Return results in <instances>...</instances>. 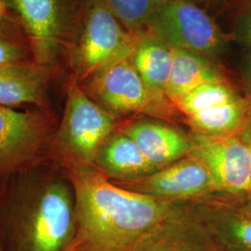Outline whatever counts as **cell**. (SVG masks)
<instances>
[{
  "instance_id": "6da1fadb",
  "label": "cell",
  "mask_w": 251,
  "mask_h": 251,
  "mask_svg": "<svg viewBox=\"0 0 251 251\" xmlns=\"http://www.w3.org/2000/svg\"><path fill=\"white\" fill-rule=\"evenodd\" d=\"M75 196V233L66 251H141L189 202H170L119 187L94 165L63 166Z\"/></svg>"
},
{
  "instance_id": "7a4b0ae2",
  "label": "cell",
  "mask_w": 251,
  "mask_h": 251,
  "mask_svg": "<svg viewBox=\"0 0 251 251\" xmlns=\"http://www.w3.org/2000/svg\"><path fill=\"white\" fill-rule=\"evenodd\" d=\"M75 196L52 157L0 182L3 251H66L75 233Z\"/></svg>"
},
{
  "instance_id": "3957f363",
  "label": "cell",
  "mask_w": 251,
  "mask_h": 251,
  "mask_svg": "<svg viewBox=\"0 0 251 251\" xmlns=\"http://www.w3.org/2000/svg\"><path fill=\"white\" fill-rule=\"evenodd\" d=\"M138 35L127 31L101 0H83L65 64L67 78L80 84L108 65L130 57Z\"/></svg>"
},
{
  "instance_id": "277c9868",
  "label": "cell",
  "mask_w": 251,
  "mask_h": 251,
  "mask_svg": "<svg viewBox=\"0 0 251 251\" xmlns=\"http://www.w3.org/2000/svg\"><path fill=\"white\" fill-rule=\"evenodd\" d=\"M118 126L117 116L91 99L78 82L67 78L51 157L62 166L93 165L100 148Z\"/></svg>"
},
{
  "instance_id": "5b68a950",
  "label": "cell",
  "mask_w": 251,
  "mask_h": 251,
  "mask_svg": "<svg viewBox=\"0 0 251 251\" xmlns=\"http://www.w3.org/2000/svg\"><path fill=\"white\" fill-rule=\"evenodd\" d=\"M23 27L36 63L63 75L83 0H8Z\"/></svg>"
},
{
  "instance_id": "8992f818",
  "label": "cell",
  "mask_w": 251,
  "mask_h": 251,
  "mask_svg": "<svg viewBox=\"0 0 251 251\" xmlns=\"http://www.w3.org/2000/svg\"><path fill=\"white\" fill-rule=\"evenodd\" d=\"M59 121L55 109L0 106V182L51 157Z\"/></svg>"
},
{
  "instance_id": "52a82bcc",
  "label": "cell",
  "mask_w": 251,
  "mask_h": 251,
  "mask_svg": "<svg viewBox=\"0 0 251 251\" xmlns=\"http://www.w3.org/2000/svg\"><path fill=\"white\" fill-rule=\"evenodd\" d=\"M80 86L91 99L117 117L142 113L171 119L177 109L166 96L149 89L130 57L108 65L80 83Z\"/></svg>"
},
{
  "instance_id": "ba28073f",
  "label": "cell",
  "mask_w": 251,
  "mask_h": 251,
  "mask_svg": "<svg viewBox=\"0 0 251 251\" xmlns=\"http://www.w3.org/2000/svg\"><path fill=\"white\" fill-rule=\"evenodd\" d=\"M147 33L174 49L205 57L225 50L228 36L205 10L188 0H167L149 20Z\"/></svg>"
},
{
  "instance_id": "9c48e42d",
  "label": "cell",
  "mask_w": 251,
  "mask_h": 251,
  "mask_svg": "<svg viewBox=\"0 0 251 251\" xmlns=\"http://www.w3.org/2000/svg\"><path fill=\"white\" fill-rule=\"evenodd\" d=\"M188 155L200 162L221 196L238 198L251 190V149L239 135L217 137L188 133Z\"/></svg>"
},
{
  "instance_id": "30bf717a",
  "label": "cell",
  "mask_w": 251,
  "mask_h": 251,
  "mask_svg": "<svg viewBox=\"0 0 251 251\" xmlns=\"http://www.w3.org/2000/svg\"><path fill=\"white\" fill-rule=\"evenodd\" d=\"M114 184L170 202H189L221 196L206 168L189 155L142 179Z\"/></svg>"
},
{
  "instance_id": "8fae6325",
  "label": "cell",
  "mask_w": 251,
  "mask_h": 251,
  "mask_svg": "<svg viewBox=\"0 0 251 251\" xmlns=\"http://www.w3.org/2000/svg\"><path fill=\"white\" fill-rule=\"evenodd\" d=\"M195 212L223 251H251V212L223 196L191 201Z\"/></svg>"
},
{
  "instance_id": "7c38bea8",
  "label": "cell",
  "mask_w": 251,
  "mask_h": 251,
  "mask_svg": "<svg viewBox=\"0 0 251 251\" xmlns=\"http://www.w3.org/2000/svg\"><path fill=\"white\" fill-rule=\"evenodd\" d=\"M62 75L36 62L0 66V106L53 110L50 87Z\"/></svg>"
},
{
  "instance_id": "4fadbf2b",
  "label": "cell",
  "mask_w": 251,
  "mask_h": 251,
  "mask_svg": "<svg viewBox=\"0 0 251 251\" xmlns=\"http://www.w3.org/2000/svg\"><path fill=\"white\" fill-rule=\"evenodd\" d=\"M117 129L129 137L159 170L186 157L190 152L188 134L157 120L138 119L119 124Z\"/></svg>"
},
{
  "instance_id": "5bb4252c",
  "label": "cell",
  "mask_w": 251,
  "mask_h": 251,
  "mask_svg": "<svg viewBox=\"0 0 251 251\" xmlns=\"http://www.w3.org/2000/svg\"><path fill=\"white\" fill-rule=\"evenodd\" d=\"M93 165L113 183L142 179L159 171L138 145L118 129L101 145Z\"/></svg>"
},
{
  "instance_id": "9a60e30c",
  "label": "cell",
  "mask_w": 251,
  "mask_h": 251,
  "mask_svg": "<svg viewBox=\"0 0 251 251\" xmlns=\"http://www.w3.org/2000/svg\"><path fill=\"white\" fill-rule=\"evenodd\" d=\"M141 251H223L201 223L190 201L188 208L163 226Z\"/></svg>"
},
{
  "instance_id": "2e32d148",
  "label": "cell",
  "mask_w": 251,
  "mask_h": 251,
  "mask_svg": "<svg viewBox=\"0 0 251 251\" xmlns=\"http://www.w3.org/2000/svg\"><path fill=\"white\" fill-rule=\"evenodd\" d=\"M173 64L166 88V96L175 104L183 96L199 86L226 81L223 71L209 58L184 50L174 49Z\"/></svg>"
},
{
  "instance_id": "e0dca14e",
  "label": "cell",
  "mask_w": 251,
  "mask_h": 251,
  "mask_svg": "<svg viewBox=\"0 0 251 251\" xmlns=\"http://www.w3.org/2000/svg\"><path fill=\"white\" fill-rule=\"evenodd\" d=\"M130 59L149 89L166 96L173 64L172 48L147 32L139 33Z\"/></svg>"
},
{
  "instance_id": "ac0fdd59",
  "label": "cell",
  "mask_w": 251,
  "mask_h": 251,
  "mask_svg": "<svg viewBox=\"0 0 251 251\" xmlns=\"http://www.w3.org/2000/svg\"><path fill=\"white\" fill-rule=\"evenodd\" d=\"M251 106V100L245 96L186 117V122L192 131L200 134L217 137L240 135L248 121Z\"/></svg>"
},
{
  "instance_id": "d6986e66",
  "label": "cell",
  "mask_w": 251,
  "mask_h": 251,
  "mask_svg": "<svg viewBox=\"0 0 251 251\" xmlns=\"http://www.w3.org/2000/svg\"><path fill=\"white\" fill-rule=\"evenodd\" d=\"M228 80L206 83L192 90L177 101L175 107L185 115L192 116L209 108L242 99Z\"/></svg>"
},
{
  "instance_id": "ffe728a7",
  "label": "cell",
  "mask_w": 251,
  "mask_h": 251,
  "mask_svg": "<svg viewBox=\"0 0 251 251\" xmlns=\"http://www.w3.org/2000/svg\"><path fill=\"white\" fill-rule=\"evenodd\" d=\"M120 24L131 33L145 32L154 11L167 0H101Z\"/></svg>"
},
{
  "instance_id": "44dd1931",
  "label": "cell",
  "mask_w": 251,
  "mask_h": 251,
  "mask_svg": "<svg viewBox=\"0 0 251 251\" xmlns=\"http://www.w3.org/2000/svg\"><path fill=\"white\" fill-rule=\"evenodd\" d=\"M28 62L34 55L17 17L0 24V66Z\"/></svg>"
},
{
  "instance_id": "7402d4cb",
  "label": "cell",
  "mask_w": 251,
  "mask_h": 251,
  "mask_svg": "<svg viewBox=\"0 0 251 251\" xmlns=\"http://www.w3.org/2000/svg\"><path fill=\"white\" fill-rule=\"evenodd\" d=\"M234 37L243 45L251 47V0H240Z\"/></svg>"
},
{
  "instance_id": "603a6c76",
  "label": "cell",
  "mask_w": 251,
  "mask_h": 251,
  "mask_svg": "<svg viewBox=\"0 0 251 251\" xmlns=\"http://www.w3.org/2000/svg\"><path fill=\"white\" fill-rule=\"evenodd\" d=\"M242 82L246 97L251 100V47L243 63Z\"/></svg>"
},
{
  "instance_id": "cb8c5ba5",
  "label": "cell",
  "mask_w": 251,
  "mask_h": 251,
  "mask_svg": "<svg viewBox=\"0 0 251 251\" xmlns=\"http://www.w3.org/2000/svg\"><path fill=\"white\" fill-rule=\"evenodd\" d=\"M15 17V14L9 7L8 0H0V24H3Z\"/></svg>"
},
{
  "instance_id": "d4e9b609",
  "label": "cell",
  "mask_w": 251,
  "mask_h": 251,
  "mask_svg": "<svg viewBox=\"0 0 251 251\" xmlns=\"http://www.w3.org/2000/svg\"><path fill=\"white\" fill-rule=\"evenodd\" d=\"M230 198H232L236 203H238L240 206H243L244 208L248 209L249 211L251 212V190L250 192H248L247 194L241 196V197Z\"/></svg>"
},
{
  "instance_id": "484cf974",
  "label": "cell",
  "mask_w": 251,
  "mask_h": 251,
  "mask_svg": "<svg viewBox=\"0 0 251 251\" xmlns=\"http://www.w3.org/2000/svg\"><path fill=\"white\" fill-rule=\"evenodd\" d=\"M240 138L243 141H245L247 144H251V106L250 110V114L248 117V121L246 123V126L242 130V132L240 133Z\"/></svg>"
},
{
  "instance_id": "4316f807",
  "label": "cell",
  "mask_w": 251,
  "mask_h": 251,
  "mask_svg": "<svg viewBox=\"0 0 251 251\" xmlns=\"http://www.w3.org/2000/svg\"><path fill=\"white\" fill-rule=\"evenodd\" d=\"M188 1H191V2H197V1H205V0H188Z\"/></svg>"
},
{
  "instance_id": "83f0119b",
  "label": "cell",
  "mask_w": 251,
  "mask_h": 251,
  "mask_svg": "<svg viewBox=\"0 0 251 251\" xmlns=\"http://www.w3.org/2000/svg\"><path fill=\"white\" fill-rule=\"evenodd\" d=\"M249 145H250V147H251V144H249Z\"/></svg>"
},
{
  "instance_id": "f1b7e54d",
  "label": "cell",
  "mask_w": 251,
  "mask_h": 251,
  "mask_svg": "<svg viewBox=\"0 0 251 251\" xmlns=\"http://www.w3.org/2000/svg\"><path fill=\"white\" fill-rule=\"evenodd\" d=\"M0 251H2V249H1V248H0Z\"/></svg>"
}]
</instances>
